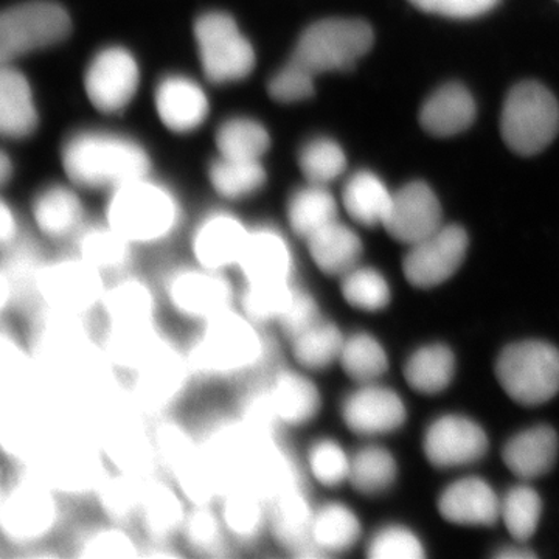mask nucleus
Wrapping results in <instances>:
<instances>
[{
    "instance_id": "5fc2aeb1",
    "label": "nucleus",
    "mask_w": 559,
    "mask_h": 559,
    "mask_svg": "<svg viewBox=\"0 0 559 559\" xmlns=\"http://www.w3.org/2000/svg\"><path fill=\"white\" fill-rule=\"evenodd\" d=\"M235 417L240 419L242 426L259 439L282 437L283 429L280 428L272 411L264 378L250 382L241 390L235 406Z\"/></svg>"
},
{
    "instance_id": "ddd939ff",
    "label": "nucleus",
    "mask_w": 559,
    "mask_h": 559,
    "mask_svg": "<svg viewBox=\"0 0 559 559\" xmlns=\"http://www.w3.org/2000/svg\"><path fill=\"white\" fill-rule=\"evenodd\" d=\"M194 38L200 49L202 69L213 83L240 81L255 68L252 44L227 13L210 11L198 17Z\"/></svg>"
},
{
    "instance_id": "c756f323",
    "label": "nucleus",
    "mask_w": 559,
    "mask_h": 559,
    "mask_svg": "<svg viewBox=\"0 0 559 559\" xmlns=\"http://www.w3.org/2000/svg\"><path fill=\"white\" fill-rule=\"evenodd\" d=\"M304 466L283 443L282 437L261 439L253 452L246 484L267 502L289 489L305 485Z\"/></svg>"
},
{
    "instance_id": "aec40b11",
    "label": "nucleus",
    "mask_w": 559,
    "mask_h": 559,
    "mask_svg": "<svg viewBox=\"0 0 559 559\" xmlns=\"http://www.w3.org/2000/svg\"><path fill=\"white\" fill-rule=\"evenodd\" d=\"M316 507L307 487L300 485L270 502V533L278 549L296 559L323 558L311 544V522Z\"/></svg>"
},
{
    "instance_id": "680f3d73",
    "label": "nucleus",
    "mask_w": 559,
    "mask_h": 559,
    "mask_svg": "<svg viewBox=\"0 0 559 559\" xmlns=\"http://www.w3.org/2000/svg\"><path fill=\"white\" fill-rule=\"evenodd\" d=\"M418 10L452 20L481 16L499 5L500 0H409Z\"/></svg>"
},
{
    "instance_id": "dca6fc26",
    "label": "nucleus",
    "mask_w": 559,
    "mask_h": 559,
    "mask_svg": "<svg viewBox=\"0 0 559 559\" xmlns=\"http://www.w3.org/2000/svg\"><path fill=\"white\" fill-rule=\"evenodd\" d=\"M468 242V234L459 226H441L415 242L403 261L407 282L417 288H433L447 282L462 266Z\"/></svg>"
},
{
    "instance_id": "e2e57ef3",
    "label": "nucleus",
    "mask_w": 559,
    "mask_h": 559,
    "mask_svg": "<svg viewBox=\"0 0 559 559\" xmlns=\"http://www.w3.org/2000/svg\"><path fill=\"white\" fill-rule=\"evenodd\" d=\"M319 319H322V314H320L318 300L310 290L299 286L293 305L282 322L278 323L277 330L286 341L294 334L300 333L301 330L308 329Z\"/></svg>"
},
{
    "instance_id": "e433bc0d",
    "label": "nucleus",
    "mask_w": 559,
    "mask_h": 559,
    "mask_svg": "<svg viewBox=\"0 0 559 559\" xmlns=\"http://www.w3.org/2000/svg\"><path fill=\"white\" fill-rule=\"evenodd\" d=\"M135 246L108 223L87 226L75 237V253L112 278L131 271Z\"/></svg>"
},
{
    "instance_id": "f03ea898",
    "label": "nucleus",
    "mask_w": 559,
    "mask_h": 559,
    "mask_svg": "<svg viewBox=\"0 0 559 559\" xmlns=\"http://www.w3.org/2000/svg\"><path fill=\"white\" fill-rule=\"evenodd\" d=\"M62 496L31 471L16 468L0 488V535L11 549L47 546L61 527Z\"/></svg>"
},
{
    "instance_id": "7c9ffc66",
    "label": "nucleus",
    "mask_w": 559,
    "mask_h": 559,
    "mask_svg": "<svg viewBox=\"0 0 559 559\" xmlns=\"http://www.w3.org/2000/svg\"><path fill=\"white\" fill-rule=\"evenodd\" d=\"M209 100L200 84L186 76L173 75L160 81L156 90V109L168 130H198L209 116Z\"/></svg>"
},
{
    "instance_id": "9b49d317",
    "label": "nucleus",
    "mask_w": 559,
    "mask_h": 559,
    "mask_svg": "<svg viewBox=\"0 0 559 559\" xmlns=\"http://www.w3.org/2000/svg\"><path fill=\"white\" fill-rule=\"evenodd\" d=\"M127 378L128 399L151 423L170 415L194 381L186 352L171 340Z\"/></svg>"
},
{
    "instance_id": "864d4df0",
    "label": "nucleus",
    "mask_w": 559,
    "mask_h": 559,
    "mask_svg": "<svg viewBox=\"0 0 559 559\" xmlns=\"http://www.w3.org/2000/svg\"><path fill=\"white\" fill-rule=\"evenodd\" d=\"M352 455L340 441L323 437L312 441L305 452V473L320 487L337 488L348 481Z\"/></svg>"
},
{
    "instance_id": "4d7b16f0",
    "label": "nucleus",
    "mask_w": 559,
    "mask_h": 559,
    "mask_svg": "<svg viewBox=\"0 0 559 559\" xmlns=\"http://www.w3.org/2000/svg\"><path fill=\"white\" fill-rule=\"evenodd\" d=\"M300 170L308 183L329 186L347 167V157L340 143L326 138L310 140L299 154Z\"/></svg>"
},
{
    "instance_id": "58836bf2",
    "label": "nucleus",
    "mask_w": 559,
    "mask_h": 559,
    "mask_svg": "<svg viewBox=\"0 0 559 559\" xmlns=\"http://www.w3.org/2000/svg\"><path fill=\"white\" fill-rule=\"evenodd\" d=\"M38 127L31 84L20 70L3 64L0 72V131L5 138H28Z\"/></svg>"
},
{
    "instance_id": "0e129e2a",
    "label": "nucleus",
    "mask_w": 559,
    "mask_h": 559,
    "mask_svg": "<svg viewBox=\"0 0 559 559\" xmlns=\"http://www.w3.org/2000/svg\"><path fill=\"white\" fill-rule=\"evenodd\" d=\"M20 240V221L10 205L2 201V205H0V246H2V250H5Z\"/></svg>"
},
{
    "instance_id": "774afa93",
    "label": "nucleus",
    "mask_w": 559,
    "mask_h": 559,
    "mask_svg": "<svg viewBox=\"0 0 559 559\" xmlns=\"http://www.w3.org/2000/svg\"><path fill=\"white\" fill-rule=\"evenodd\" d=\"M11 173H13V165H11L9 156L3 153L2 157H0V182H2V186L9 182Z\"/></svg>"
},
{
    "instance_id": "f8f14e48",
    "label": "nucleus",
    "mask_w": 559,
    "mask_h": 559,
    "mask_svg": "<svg viewBox=\"0 0 559 559\" xmlns=\"http://www.w3.org/2000/svg\"><path fill=\"white\" fill-rule=\"evenodd\" d=\"M496 377L516 403H547L559 392V352L540 341L511 344L500 353Z\"/></svg>"
},
{
    "instance_id": "13d9d810",
    "label": "nucleus",
    "mask_w": 559,
    "mask_h": 559,
    "mask_svg": "<svg viewBox=\"0 0 559 559\" xmlns=\"http://www.w3.org/2000/svg\"><path fill=\"white\" fill-rule=\"evenodd\" d=\"M543 502L538 492L530 487H514L500 500V516L514 539L527 540L538 528Z\"/></svg>"
},
{
    "instance_id": "9d476101",
    "label": "nucleus",
    "mask_w": 559,
    "mask_h": 559,
    "mask_svg": "<svg viewBox=\"0 0 559 559\" xmlns=\"http://www.w3.org/2000/svg\"><path fill=\"white\" fill-rule=\"evenodd\" d=\"M108 277L80 255L44 260L38 275V305L62 314L90 319L100 311Z\"/></svg>"
},
{
    "instance_id": "a19ab883",
    "label": "nucleus",
    "mask_w": 559,
    "mask_h": 559,
    "mask_svg": "<svg viewBox=\"0 0 559 559\" xmlns=\"http://www.w3.org/2000/svg\"><path fill=\"white\" fill-rule=\"evenodd\" d=\"M359 536L358 516L345 503L326 502L316 507L311 522V544L323 558L352 550Z\"/></svg>"
},
{
    "instance_id": "8fccbe9b",
    "label": "nucleus",
    "mask_w": 559,
    "mask_h": 559,
    "mask_svg": "<svg viewBox=\"0 0 559 559\" xmlns=\"http://www.w3.org/2000/svg\"><path fill=\"white\" fill-rule=\"evenodd\" d=\"M341 369L356 384H371L389 369L388 355L380 342L367 333L345 336L340 356Z\"/></svg>"
},
{
    "instance_id": "20e7f679",
    "label": "nucleus",
    "mask_w": 559,
    "mask_h": 559,
    "mask_svg": "<svg viewBox=\"0 0 559 559\" xmlns=\"http://www.w3.org/2000/svg\"><path fill=\"white\" fill-rule=\"evenodd\" d=\"M62 165L76 186L110 191L146 178L151 168L148 154L134 140L100 131L70 138L62 148Z\"/></svg>"
},
{
    "instance_id": "423d86ee",
    "label": "nucleus",
    "mask_w": 559,
    "mask_h": 559,
    "mask_svg": "<svg viewBox=\"0 0 559 559\" xmlns=\"http://www.w3.org/2000/svg\"><path fill=\"white\" fill-rule=\"evenodd\" d=\"M153 440L160 473L179 488L190 506L218 502V484L209 468L198 432L167 415L153 421Z\"/></svg>"
},
{
    "instance_id": "a878e982",
    "label": "nucleus",
    "mask_w": 559,
    "mask_h": 559,
    "mask_svg": "<svg viewBox=\"0 0 559 559\" xmlns=\"http://www.w3.org/2000/svg\"><path fill=\"white\" fill-rule=\"evenodd\" d=\"M189 509V500L167 476L151 477L143 489L138 518L145 540L179 538Z\"/></svg>"
},
{
    "instance_id": "3c124183",
    "label": "nucleus",
    "mask_w": 559,
    "mask_h": 559,
    "mask_svg": "<svg viewBox=\"0 0 559 559\" xmlns=\"http://www.w3.org/2000/svg\"><path fill=\"white\" fill-rule=\"evenodd\" d=\"M396 479V463L389 451L366 447L352 455L348 484L364 496H377L392 487Z\"/></svg>"
},
{
    "instance_id": "2eb2a0df",
    "label": "nucleus",
    "mask_w": 559,
    "mask_h": 559,
    "mask_svg": "<svg viewBox=\"0 0 559 559\" xmlns=\"http://www.w3.org/2000/svg\"><path fill=\"white\" fill-rule=\"evenodd\" d=\"M198 436L221 495L246 484L253 452L261 439L250 433L235 414L210 419Z\"/></svg>"
},
{
    "instance_id": "79ce46f5",
    "label": "nucleus",
    "mask_w": 559,
    "mask_h": 559,
    "mask_svg": "<svg viewBox=\"0 0 559 559\" xmlns=\"http://www.w3.org/2000/svg\"><path fill=\"white\" fill-rule=\"evenodd\" d=\"M72 555L79 559H138L142 558V540L128 525L105 521L73 536Z\"/></svg>"
},
{
    "instance_id": "1a4fd4ad",
    "label": "nucleus",
    "mask_w": 559,
    "mask_h": 559,
    "mask_svg": "<svg viewBox=\"0 0 559 559\" xmlns=\"http://www.w3.org/2000/svg\"><path fill=\"white\" fill-rule=\"evenodd\" d=\"M373 40V31L367 22L330 17L314 22L301 33L289 61L312 76L333 70H349L369 53Z\"/></svg>"
},
{
    "instance_id": "f3484780",
    "label": "nucleus",
    "mask_w": 559,
    "mask_h": 559,
    "mask_svg": "<svg viewBox=\"0 0 559 559\" xmlns=\"http://www.w3.org/2000/svg\"><path fill=\"white\" fill-rule=\"evenodd\" d=\"M139 66L121 47L98 51L84 76V90L92 105L106 114L127 108L139 87Z\"/></svg>"
},
{
    "instance_id": "5701e85b",
    "label": "nucleus",
    "mask_w": 559,
    "mask_h": 559,
    "mask_svg": "<svg viewBox=\"0 0 559 559\" xmlns=\"http://www.w3.org/2000/svg\"><path fill=\"white\" fill-rule=\"evenodd\" d=\"M488 437L473 419L447 415L433 421L425 436V454L433 466L468 465L484 457Z\"/></svg>"
},
{
    "instance_id": "6ab92c4d",
    "label": "nucleus",
    "mask_w": 559,
    "mask_h": 559,
    "mask_svg": "<svg viewBox=\"0 0 559 559\" xmlns=\"http://www.w3.org/2000/svg\"><path fill=\"white\" fill-rule=\"evenodd\" d=\"M264 382L280 428H305L318 418L322 393L311 373L296 366L277 367L264 377Z\"/></svg>"
},
{
    "instance_id": "2f4dec72",
    "label": "nucleus",
    "mask_w": 559,
    "mask_h": 559,
    "mask_svg": "<svg viewBox=\"0 0 559 559\" xmlns=\"http://www.w3.org/2000/svg\"><path fill=\"white\" fill-rule=\"evenodd\" d=\"M439 511L452 524L492 525L500 516V500L487 481L466 477L441 492Z\"/></svg>"
},
{
    "instance_id": "6e6d98bb",
    "label": "nucleus",
    "mask_w": 559,
    "mask_h": 559,
    "mask_svg": "<svg viewBox=\"0 0 559 559\" xmlns=\"http://www.w3.org/2000/svg\"><path fill=\"white\" fill-rule=\"evenodd\" d=\"M340 280L342 297L355 310L377 312L388 307L392 297L388 280L373 267L359 264Z\"/></svg>"
},
{
    "instance_id": "bf43d9fd",
    "label": "nucleus",
    "mask_w": 559,
    "mask_h": 559,
    "mask_svg": "<svg viewBox=\"0 0 559 559\" xmlns=\"http://www.w3.org/2000/svg\"><path fill=\"white\" fill-rule=\"evenodd\" d=\"M367 557L370 559H419L425 557L421 543L411 530L390 525L371 538Z\"/></svg>"
},
{
    "instance_id": "603ef678",
    "label": "nucleus",
    "mask_w": 559,
    "mask_h": 559,
    "mask_svg": "<svg viewBox=\"0 0 559 559\" xmlns=\"http://www.w3.org/2000/svg\"><path fill=\"white\" fill-rule=\"evenodd\" d=\"M219 154L229 159L260 160L271 145L270 132L252 119L227 120L216 132Z\"/></svg>"
},
{
    "instance_id": "b1692460",
    "label": "nucleus",
    "mask_w": 559,
    "mask_h": 559,
    "mask_svg": "<svg viewBox=\"0 0 559 559\" xmlns=\"http://www.w3.org/2000/svg\"><path fill=\"white\" fill-rule=\"evenodd\" d=\"M237 272L242 283L296 282V257L286 235L271 226L250 229Z\"/></svg>"
},
{
    "instance_id": "c9c22d12",
    "label": "nucleus",
    "mask_w": 559,
    "mask_h": 559,
    "mask_svg": "<svg viewBox=\"0 0 559 559\" xmlns=\"http://www.w3.org/2000/svg\"><path fill=\"white\" fill-rule=\"evenodd\" d=\"M507 468L521 479H535L549 473L558 457L557 432L549 426H536L518 433L502 452Z\"/></svg>"
},
{
    "instance_id": "6e6552de",
    "label": "nucleus",
    "mask_w": 559,
    "mask_h": 559,
    "mask_svg": "<svg viewBox=\"0 0 559 559\" xmlns=\"http://www.w3.org/2000/svg\"><path fill=\"white\" fill-rule=\"evenodd\" d=\"M160 296L176 316L198 326L237 307L238 289L227 272L190 261L165 272Z\"/></svg>"
},
{
    "instance_id": "ea45409f",
    "label": "nucleus",
    "mask_w": 559,
    "mask_h": 559,
    "mask_svg": "<svg viewBox=\"0 0 559 559\" xmlns=\"http://www.w3.org/2000/svg\"><path fill=\"white\" fill-rule=\"evenodd\" d=\"M179 538L187 551L200 558L224 559L235 555V544L221 521L216 503L190 506Z\"/></svg>"
},
{
    "instance_id": "49530a36",
    "label": "nucleus",
    "mask_w": 559,
    "mask_h": 559,
    "mask_svg": "<svg viewBox=\"0 0 559 559\" xmlns=\"http://www.w3.org/2000/svg\"><path fill=\"white\" fill-rule=\"evenodd\" d=\"M286 219L293 234L307 241L316 231L337 221V202L325 186L308 183L289 198Z\"/></svg>"
},
{
    "instance_id": "c85d7f7f",
    "label": "nucleus",
    "mask_w": 559,
    "mask_h": 559,
    "mask_svg": "<svg viewBox=\"0 0 559 559\" xmlns=\"http://www.w3.org/2000/svg\"><path fill=\"white\" fill-rule=\"evenodd\" d=\"M170 337L159 323L150 325H105L98 344L103 358L117 373L131 374L167 345Z\"/></svg>"
},
{
    "instance_id": "4c0bfd02",
    "label": "nucleus",
    "mask_w": 559,
    "mask_h": 559,
    "mask_svg": "<svg viewBox=\"0 0 559 559\" xmlns=\"http://www.w3.org/2000/svg\"><path fill=\"white\" fill-rule=\"evenodd\" d=\"M344 341L340 326L323 318L286 340L294 366L308 373L329 370L340 362Z\"/></svg>"
},
{
    "instance_id": "4be33fe9",
    "label": "nucleus",
    "mask_w": 559,
    "mask_h": 559,
    "mask_svg": "<svg viewBox=\"0 0 559 559\" xmlns=\"http://www.w3.org/2000/svg\"><path fill=\"white\" fill-rule=\"evenodd\" d=\"M341 417L356 436H380L404 425L406 407L393 390L371 382L360 384L342 400Z\"/></svg>"
},
{
    "instance_id": "a211bd4d",
    "label": "nucleus",
    "mask_w": 559,
    "mask_h": 559,
    "mask_svg": "<svg viewBox=\"0 0 559 559\" xmlns=\"http://www.w3.org/2000/svg\"><path fill=\"white\" fill-rule=\"evenodd\" d=\"M249 234V227L238 216L227 212L210 213L191 235V261L227 274L237 271Z\"/></svg>"
},
{
    "instance_id": "473e14b6",
    "label": "nucleus",
    "mask_w": 559,
    "mask_h": 559,
    "mask_svg": "<svg viewBox=\"0 0 559 559\" xmlns=\"http://www.w3.org/2000/svg\"><path fill=\"white\" fill-rule=\"evenodd\" d=\"M476 119V103L465 86L448 83L433 92L419 109V124L436 138H452Z\"/></svg>"
},
{
    "instance_id": "37998d69",
    "label": "nucleus",
    "mask_w": 559,
    "mask_h": 559,
    "mask_svg": "<svg viewBox=\"0 0 559 559\" xmlns=\"http://www.w3.org/2000/svg\"><path fill=\"white\" fill-rule=\"evenodd\" d=\"M299 285L296 282L242 283L237 308L257 325L278 326L293 305Z\"/></svg>"
},
{
    "instance_id": "bb28decb",
    "label": "nucleus",
    "mask_w": 559,
    "mask_h": 559,
    "mask_svg": "<svg viewBox=\"0 0 559 559\" xmlns=\"http://www.w3.org/2000/svg\"><path fill=\"white\" fill-rule=\"evenodd\" d=\"M0 264V311L35 310L38 307V275L44 259L32 242L20 240L2 250Z\"/></svg>"
},
{
    "instance_id": "a18cd8bd",
    "label": "nucleus",
    "mask_w": 559,
    "mask_h": 559,
    "mask_svg": "<svg viewBox=\"0 0 559 559\" xmlns=\"http://www.w3.org/2000/svg\"><path fill=\"white\" fill-rule=\"evenodd\" d=\"M146 480L148 479L110 468L92 498L97 502L106 521L131 527V524L138 522Z\"/></svg>"
},
{
    "instance_id": "412c9836",
    "label": "nucleus",
    "mask_w": 559,
    "mask_h": 559,
    "mask_svg": "<svg viewBox=\"0 0 559 559\" xmlns=\"http://www.w3.org/2000/svg\"><path fill=\"white\" fill-rule=\"evenodd\" d=\"M441 219L443 213L436 193L428 183L415 180L393 193L392 205L382 226L390 237L412 246L439 230L443 226Z\"/></svg>"
},
{
    "instance_id": "4468645a",
    "label": "nucleus",
    "mask_w": 559,
    "mask_h": 559,
    "mask_svg": "<svg viewBox=\"0 0 559 559\" xmlns=\"http://www.w3.org/2000/svg\"><path fill=\"white\" fill-rule=\"evenodd\" d=\"M70 31L72 21L58 3L35 0L11 7L0 17V60L9 64L22 55L55 46Z\"/></svg>"
},
{
    "instance_id": "052dcab7",
    "label": "nucleus",
    "mask_w": 559,
    "mask_h": 559,
    "mask_svg": "<svg viewBox=\"0 0 559 559\" xmlns=\"http://www.w3.org/2000/svg\"><path fill=\"white\" fill-rule=\"evenodd\" d=\"M314 79L310 72L301 69L296 62L288 61L272 76L270 95L275 102L297 103L307 100L314 94Z\"/></svg>"
},
{
    "instance_id": "f257e3e1",
    "label": "nucleus",
    "mask_w": 559,
    "mask_h": 559,
    "mask_svg": "<svg viewBox=\"0 0 559 559\" xmlns=\"http://www.w3.org/2000/svg\"><path fill=\"white\" fill-rule=\"evenodd\" d=\"M183 352L194 380L230 381L263 370L272 345L266 329L235 307L198 325Z\"/></svg>"
},
{
    "instance_id": "39448f33",
    "label": "nucleus",
    "mask_w": 559,
    "mask_h": 559,
    "mask_svg": "<svg viewBox=\"0 0 559 559\" xmlns=\"http://www.w3.org/2000/svg\"><path fill=\"white\" fill-rule=\"evenodd\" d=\"M180 218L182 210L175 194L146 176L110 191L105 223L138 248L168 240Z\"/></svg>"
},
{
    "instance_id": "f704fd0d",
    "label": "nucleus",
    "mask_w": 559,
    "mask_h": 559,
    "mask_svg": "<svg viewBox=\"0 0 559 559\" xmlns=\"http://www.w3.org/2000/svg\"><path fill=\"white\" fill-rule=\"evenodd\" d=\"M305 242L312 263L326 277L341 278L359 266L362 259V241L358 234L340 221L316 231Z\"/></svg>"
},
{
    "instance_id": "338daca9",
    "label": "nucleus",
    "mask_w": 559,
    "mask_h": 559,
    "mask_svg": "<svg viewBox=\"0 0 559 559\" xmlns=\"http://www.w3.org/2000/svg\"><path fill=\"white\" fill-rule=\"evenodd\" d=\"M495 558L499 559H528L536 558V555L533 551L524 550V549H506L502 551H498L495 555Z\"/></svg>"
},
{
    "instance_id": "72a5a7b5",
    "label": "nucleus",
    "mask_w": 559,
    "mask_h": 559,
    "mask_svg": "<svg viewBox=\"0 0 559 559\" xmlns=\"http://www.w3.org/2000/svg\"><path fill=\"white\" fill-rule=\"evenodd\" d=\"M33 221L43 237L53 241L75 238L83 229V202L68 187L53 186L39 191L32 205Z\"/></svg>"
},
{
    "instance_id": "393cba45",
    "label": "nucleus",
    "mask_w": 559,
    "mask_h": 559,
    "mask_svg": "<svg viewBox=\"0 0 559 559\" xmlns=\"http://www.w3.org/2000/svg\"><path fill=\"white\" fill-rule=\"evenodd\" d=\"M98 312L105 319V325L159 323V293L150 280L127 271L108 280Z\"/></svg>"
},
{
    "instance_id": "7ed1b4c3",
    "label": "nucleus",
    "mask_w": 559,
    "mask_h": 559,
    "mask_svg": "<svg viewBox=\"0 0 559 559\" xmlns=\"http://www.w3.org/2000/svg\"><path fill=\"white\" fill-rule=\"evenodd\" d=\"M22 469L31 471L62 498L81 499L94 496L110 466L90 430L69 419Z\"/></svg>"
},
{
    "instance_id": "0eeeda50",
    "label": "nucleus",
    "mask_w": 559,
    "mask_h": 559,
    "mask_svg": "<svg viewBox=\"0 0 559 559\" xmlns=\"http://www.w3.org/2000/svg\"><path fill=\"white\" fill-rule=\"evenodd\" d=\"M500 132L513 153L524 157L535 156L558 135L557 98L536 81L516 84L503 103Z\"/></svg>"
},
{
    "instance_id": "de8ad7c7",
    "label": "nucleus",
    "mask_w": 559,
    "mask_h": 559,
    "mask_svg": "<svg viewBox=\"0 0 559 559\" xmlns=\"http://www.w3.org/2000/svg\"><path fill=\"white\" fill-rule=\"evenodd\" d=\"M455 358L447 345L433 344L417 349L404 367V378L412 389L426 395L440 393L454 378Z\"/></svg>"
},
{
    "instance_id": "09e8293b",
    "label": "nucleus",
    "mask_w": 559,
    "mask_h": 559,
    "mask_svg": "<svg viewBox=\"0 0 559 559\" xmlns=\"http://www.w3.org/2000/svg\"><path fill=\"white\" fill-rule=\"evenodd\" d=\"M213 189L224 200L240 201L252 197L266 183L260 160L229 159L221 156L209 171Z\"/></svg>"
},
{
    "instance_id": "cd10ccee",
    "label": "nucleus",
    "mask_w": 559,
    "mask_h": 559,
    "mask_svg": "<svg viewBox=\"0 0 559 559\" xmlns=\"http://www.w3.org/2000/svg\"><path fill=\"white\" fill-rule=\"evenodd\" d=\"M235 547H253L270 533V502L250 485L226 489L216 502Z\"/></svg>"
},
{
    "instance_id": "69168bd1",
    "label": "nucleus",
    "mask_w": 559,
    "mask_h": 559,
    "mask_svg": "<svg viewBox=\"0 0 559 559\" xmlns=\"http://www.w3.org/2000/svg\"><path fill=\"white\" fill-rule=\"evenodd\" d=\"M186 557L173 540H143L142 558L150 559H179Z\"/></svg>"
},
{
    "instance_id": "c03bdc74",
    "label": "nucleus",
    "mask_w": 559,
    "mask_h": 559,
    "mask_svg": "<svg viewBox=\"0 0 559 559\" xmlns=\"http://www.w3.org/2000/svg\"><path fill=\"white\" fill-rule=\"evenodd\" d=\"M393 193L371 171H358L348 179L342 191V204L349 218L360 226H382L388 218Z\"/></svg>"
}]
</instances>
